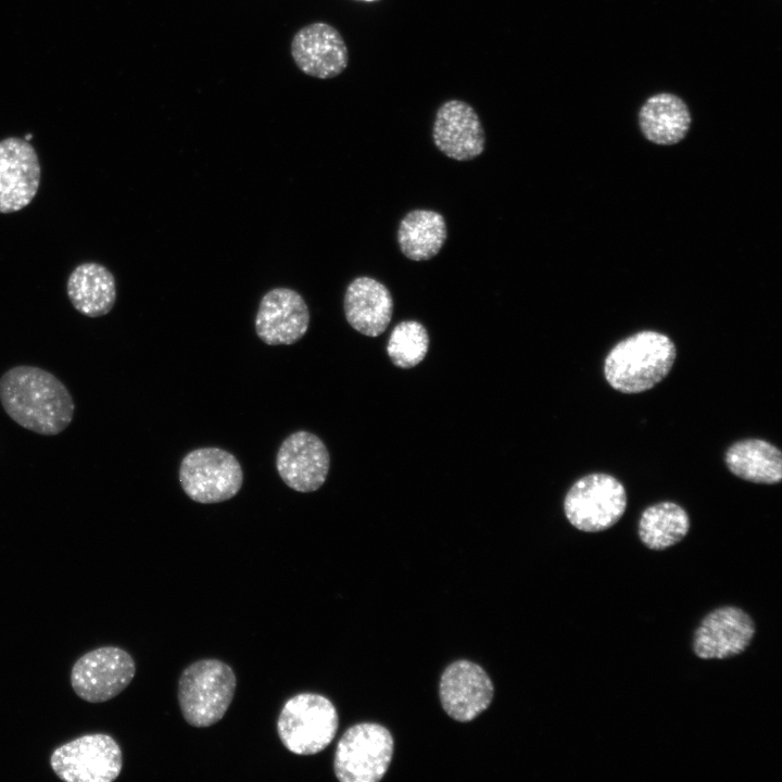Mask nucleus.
Listing matches in <instances>:
<instances>
[{"label":"nucleus","instance_id":"f257e3e1","mask_svg":"<svg viewBox=\"0 0 782 782\" xmlns=\"http://www.w3.org/2000/svg\"><path fill=\"white\" fill-rule=\"evenodd\" d=\"M0 403L21 427L41 436H56L72 422L75 402L67 387L52 373L17 365L0 377Z\"/></svg>","mask_w":782,"mask_h":782},{"label":"nucleus","instance_id":"f03ea898","mask_svg":"<svg viewBox=\"0 0 782 782\" xmlns=\"http://www.w3.org/2000/svg\"><path fill=\"white\" fill-rule=\"evenodd\" d=\"M676 356V345L668 336L642 330L622 339L608 352L604 376L621 393L644 392L667 377Z\"/></svg>","mask_w":782,"mask_h":782},{"label":"nucleus","instance_id":"7ed1b4c3","mask_svg":"<svg viewBox=\"0 0 782 782\" xmlns=\"http://www.w3.org/2000/svg\"><path fill=\"white\" fill-rule=\"evenodd\" d=\"M232 668L216 658H203L187 666L178 680L177 697L184 719L192 727L217 723L228 710L236 692Z\"/></svg>","mask_w":782,"mask_h":782},{"label":"nucleus","instance_id":"20e7f679","mask_svg":"<svg viewBox=\"0 0 782 782\" xmlns=\"http://www.w3.org/2000/svg\"><path fill=\"white\" fill-rule=\"evenodd\" d=\"M338 726V712L329 698L303 692L285 702L277 719V733L289 752L310 756L332 742Z\"/></svg>","mask_w":782,"mask_h":782},{"label":"nucleus","instance_id":"39448f33","mask_svg":"<svg viewBox=\"0 0 782 782\" xmlns=\"http://www.w3.org/2000/svg\"><path fill=\"white\" fill-rule=\"evenodd\" d=\"M394 742L390 731L374 722L350 727L337 744L333 772L341 782H378L392 760Z\"/></svg>","mask_w":782,"mask_h":782},{"label":"nucleus","instance_id":"423d86ee","mask_svg":"<svg viewBox=\"0 0 782 782\" xmlns=\"http://www.w3.org/2000/svg\"><path fill=\"white\" fill-rule=\"evenodd\" d=\"M626 508L625 487L617 478L602 472L578 479L564 500L568 521L584 532H600L613 527Z\"/></svg>","mask_w":782,"mask_h":782},{"label":"nucleus","instance_id":"0eeeda50","mask_svg":"<svg viewBox=\"0 0 782 782\" xmlns=\"http://www.w3.org/2000/svg\"><path fill=\"white\" fill-rule=\"evenodd\" d=\"M179 481L191 500L212 504L234 497L242 487L243 472L231 453L218 447H200L182 458Z\"/></svg>","mask_w":782,"mask_h":782},{"label":"nucleus","instance_id":"6e6552de","mask_svg":"<svg viewBox=\"0 0 782 782\" xmlns=\"http://www.w3.org/2000/svg\"><path fill=\"white\" fill-rule=\"evenodd\" d=\"M50 764L55 774L66 782H111L122 771L123 757L112 736L97 733L58 747Z\"/></svg>","mask_w":782,"mask_h":782},{"label":"nucleus","instance_id":"1a4fd4ad","mask_svg":"<svg viewBox=\"0 0 782 782\" xmlns=\"http://www.w3.org/2000/svg\"><path fill=\"white\" fill-rule=\"evenodd\" d=\"M135 673L136 664L126 651L104 646L86 653L74 664L71 683L80 698L102 703L124 691Z\"/></svg>","mask_w":782,"mask_h":782},{"label":"nucleus","instance_id":"9d476101","mask_svg":"<svg viewBox=\"0 0 782 782\" xmlns=\"http://www.w3.org/2000/svg\"><path fill=\"white\" fill-rule=\"evenodd\" d=\"M437 149L455 161H471L485 148V134L475 108L459 99H450L438 108L432 124Z\"/></svg>","mask_w":782,"mask_h":782},{"label":"nucleus","instance_id":"9b49d317","mask_svg":"<svg viewBox=\"0 0 782 782\" xmlns=\"http://www.w3.org/2000/svg\"><path fill=\"white\" fill-rule=\"evenodd\" d=\"M494 688L487 672L477 664L462 659L443 671L439 696L442 708L454 720L468 722L491 704Z\"/></svg>","mask_w":782,"mask_h":782},{"label":"nucleus","instance_id":"f8f14e48","mask_svg":"<svg viewBox=\"0 0 782 782\" xmlns=\"http://www.w3.org/2000/svg\"><path fill=\"white\" fill-rule=\"evenodd\" d=\"M40 163L25 139L10 137L0 141V213L9 214L27 206L40 184Z\"/></svg>","mask_w":782,"mask_h":782},{"label":"nucleus","instance_id":"ddd939ff","mask_svg":"<svg viewBox=\"0 0 782 782\" xmlns=\"http://www.w3.org/2000/svg\"><path fill=\"white\" fill-rule=\"evenodd\" d=\"M329 465L325 443L316 434L304 430L287 437L276 456L277 471L282 481L303 493L316 491L324 484Z\"/></svg>","mask_w":782,"mask_h":782},{"label":"nucleus","instance_id":"4468645a","mask_svg":"<svg viewBox=\"0 0 782 782\" xmlns=\"http://www.w3.org/2000/svg\"><path fill=\"white\" fill-rule=\"evenodd\" d=\"M291 55L304 74L319 79L339 76L349 65V50L342 35L323 22L312 23L295 33Z\"/></svg>","mask_w":782,"mask_h":782},{"label":"nucleus","instance_id":"2eb2a0df","mask_svg":"<svg viewBox=\"0 0 782 782\" xmlns=\"http://www.w3.org/2000/svg\"><path fill=\"white\" fill-rule=\"evenodd\" d=\"M310 326V311L302 295L290 288L266 292L255 316V332L268 345L293 344Z\"/></svg>","mask_w":782,"mask_h":782},{"label":"nucleus","instance_id":"dca6fc26","mask_svg":"<svg viewBox=\"0 0 782 782\" xmlns=\"http://www.w3.org/2000/svg\"><path fill=\"white\" fill-rule=\"evenodd\" d=\"M754 634L752 618L741 608L726 606L712 610L702 620L693 649L702 659H726L744 652Z\"/></svg>","mask_w":782,"mask_h":782},{"label":"nucleus","instance_id":"f3484780","mask_svg":"<svg viewBox=\"0 0 782 782\" xmlns=\"http://www.w3.org/2000/svg\"><path fill=\"white\" fill-rule=\"evenodd\" d=\"M343 310L353 329L367 337H378L391 321L393 299L382 282L361 276L348 285Z\"/></svg>","mask_w":782,"mask_h":782},{"label":"nucleus","instance_id":"a211bd4d","mask_svg":"<svg viewBox=\"0 0 782 782\" xmlns=\"http://www.w3.org/2000/svg\"><path fill=\"white\" fill-rule=\"evenodd\" d=\"M691 123L686 103L669 92L649 97L639 111L642 134L656 144L671 146L680 142L686 136Z\"/></svg>","mask_w":782,"mask_h":782},{"label":"nucleus","instance_id":"6ab92c4d","mask_svg":"<svg viewBox=\"0 0 782 782\" xmlns=\"http://www.w3.org/2000/svg\"><path fill=\"white\" fill-rule=\"evenodd\" d=\"M66 290L74 308L88 317L106 315L116 300L112 273L94 262L76 266L68 276Z\"/></svg>","mask_w":782,"mask_h":782},{"label":"nucleus","instance_id":"aec40b11","mask_svg":"<svg viewBox=\"0 0 782 782\" xmlns=\"http://www.w3.org/2000/svg\"><path fill=\"white\" fill-rule=\"evenodd\" d=\"M728 469L736 477L761 484L782 480V454L773 444L760 439L733 443L726 452Z\"/></svg>","mask_w":782,"mask_h":782},{"label":"nucleus","instance_id":"412c9836","mask_svg":"<svg viewBox=\"0 0 782 782\" xmlns=\"http://www.w3.org/2000/svg\"><path fill=\"white\" fill-rule=\"evenodd\" d=\"M447 227L442 214L432 210L416 209L404 215L398 228L401 252L412 261H428L442 249Z\"/></svg>","mask_w":782,"mask_h":782},{"label":"nucleus","instance_id":"4be33fe9","mask_svg":"<svg viewBox=\"0 0 782 782\" xmlns=\"http://www.w3.org/2000/svg\"><path fill=\"white\" fill-rule=\"evenodd\" d=\"M689 529L690 518L682 506L673 502H660L643 510L638 533L646 547L660 551L679 543Z\"/></svg>","mask_w":782,"mask_h":782},{"label":"nucleus","instance_id":"5701e85b","mask_svg":"<svg viewBox=\"0 0 782 782\" xmlns=\"http://www.w3.org/2000/svg\"><path fill=\"white\" fill-rule=\"evenodd\" d=\"M428 348L426 327L417 320H403L393 328L387 353L395 366L406 369L418 365L425 358Z\"/></svg>","mask_w":782,"mask_h":782},{"label":"nucleus","instance_id":"b1692460","mask_svg":"<svg viewBox=\"0 0 782 782\" xmlns=\"http://www.w3.org/2000/svg\"><path fill=\"white\" fill-rule=\"evenodd\" d=\"M363 1H374V0H363Z\"/></svg>","mask_w":782,"mask_h":782}]
</instances>
